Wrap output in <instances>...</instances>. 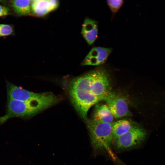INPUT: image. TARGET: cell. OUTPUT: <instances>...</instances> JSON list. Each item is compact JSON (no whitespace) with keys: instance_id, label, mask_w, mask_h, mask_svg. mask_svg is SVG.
<instances>
[{"instance_id":"cell-3","label":"cell","mask_w":165,"mask_h":165,"mask_svg":"<svg viewBox=\"0 0 165 165\" xmlns=\"http://www.w3.org/2000/svg\"><path fill=\"white\" fill-rule=\"evenodd\" d=\"M88 130L92 145L95 150L104 151L115 160L116 157L111 148L113 136L112 123L98 122L87 119L85 121Z\"/></svg>"},{"instance_id":"cell-15","label":"cell","mask_w":165,"mask_h":165,"mask_svg":"<svg viewBox=\"0 0 165 165\" xmlns=\"http://www.w3.org/2000/svg\"><path fill=\"white\" fill-rule=\"evenodd\" d=\"M13 27L10 25L0 24V37L8 36L13 32Z\"/></svg>"},{"instance_id":"cell-13","label":"cell","mask_w":165,"mask_h":165,"mask_svg":"<svg viewBox=\"0 0 165 165\" xmlns=\"http://www.w3.org/2000/svg\"><path fill=\"white\" fill-rule=\"evenodd\" d=\"M31 0L11 1V5L14 12L20 16L29 15L31 13Z\"/></svg>"},{"instance_id":"cell-9","label":"cell","mask_w":165,"mask_h":165,"mask_svg":"<svg viewBox=\"0 0 165 165\" xmlns=\"http://www.w3.org/2000/svg\"><path fill=\"white\" fill-rule=\"evenodd\" d=\"M59 5V1L57 0H32L31 4V13L37 16H43L56 9Z\"/></svg>"},{"instance_id":"cell-12","label":"cell","mask_w":165,"mask_h":165,"mask_svg":"<svg viewBox=\"0 0 165 165\" xmlns=\"http://www.w3.org/2000/svg\"><path fill=\"white\" fill-rule=\"evenodd\" d=\"M133 126L130 122L126 119L118 120L112 123L113 141H115L127 132Z\"/></svg>"},{"instance_id":"cell-4","label":"cell","mask_w":165,"mask_h":165,"mask_svg":"<svg viewBox=\"0 0 165 165\" xmlns=\"http://www.w3.org/2000/svg\"><path fill=\"white\" fill-rule=\"evenodd\" d=\"M8 99L26 101L31 100H49L59 98L51 93H36L26 90L6 81Z\"/></svg>"},{"instance_id":"cell-10","label":"cell","mask_w":165,"mask_h":165,"mask_svg":"<svg viewBox=\"0 0 165 165\" xmlns=\"http://www.w3.org/2000/svg\"><path fill=\"white\" fill-rule=\"evenodd\" d=\"M98 23L95 20L86 18L82 25L81 33L87 43L91 45L98 36Z\"/></svg>"},{"instance_id":"cell-7","label":"cell","mask_w":165,"mask_h":165,"mask_svg":"<svg viewBox=\"0 0 165 165\" xmlns=\"http://www.w3.org/2000/svg\"><path fill=\"white\" fill-rule=\"evenodd\" d=\"M105 101L115 118H119L129 115L127 104L123 98L112 92Z\"/></svg>"},{"instance_id":"cell-5","label":"cell","mask_w":165,"mask_h":165,"mask_svg":"<svg viewBox=\"0 0 165 165\" xmlns=\"http://www.w3.org/2000/svg\"><path fill=\"white\" fill-rule=\"evenodd\" d=\"M93 71L91 92L94 96L105 100L112 92L108 73L103 68H99Z\"/></svg>"},{"instance_id":"cell-8","label":"cell","mask_w":165,"mask_h":165,"mask_svg":"<svg viewBox=\"0 0 165 165\" xmlns=\"http://www.w3.org/2000/svg\"><path fill=\"white\" fill-rule=\"evenodd\" d=\"M112 51V49L102 47L92 48L82 63L83 65L98 66L104 63Z\"/></svg>"},{"instance_id":"cell-16","label":"cell","mask_w":165,"mask_h":165,"mask_svg":"<svg viewBox=\"0 0 165 165\" xmlns=\"http://www.w3.org/2000/svg\"><path fill=\"white\" fill-rule=\"evenodd\" d=\"M9 13V10L8 7L0 5V17L7 16Z\"/></svg>"},{"instance_id":"cell-2","label":"cell","mask_w":165,"mask_h":165,"mask_svg":"<svg viewBox=\"0 0 165 165\" xmlns=\"http://www.w3.org/2000/svg\"><path fill=\"white\" fill-rule=\"evenodd\" d=\"M59 100H33L23 101L8 99L7 112L5 115L0 117V123L12 117L26 118L32 116L55 104Z\"/></svg>"},{"instance_id":"cell-1","label":"cell","mask_w":165,"mask_h":165,"mask_svg":"<svg viewBox=\"0 0 165 165\" xmlns=\"http://www.w3.org/2000/svg\"><path fill=\"white\" fill-rule=\"evenodd\" d=\"M92 71L83 75L76 77L70 82L69 93L72 102L81 118L86 121L90 108L103 100L93 94L90 85L93 77Z\"/></svg>"},{"instance_id":"cell-14","label":"cell","mask_w":165,"mask_h":165,"mask_svg":"<svg viewBox=\"0 0 165 165\" xmlns=\"http://www.w3.org/2000/svg\"><path fill=\"white\" fill-rule=\"evenodd\" d=\"M107 3L112 13H115L120 9L123 3V1L122 0L107 1Z\"/></svg>"},{"instance_id":"cell-6","label":"cell","mask_w":165,"mask_h":165,"mask_svg":"<svg viewBox=\"0 0 165 165\" xmlns=\"http://www.w3.org/2000/svg\"><path fill=\"white\" fill-rule=\"evenodd\" d=\"M146 135V131L143 128L138 126L133 125L129 131L114 142L118 148L128 149L140 144L145 139Z\"/></svg>"},{"instance_id":"cell-11","label":"cell","mask_w":165,"mask_h":165,"mask_svg":"<svg viewBox=\"0 0 165 165\" xmlns=\"http://www.w3.org/2000/svg\"><path fill=\"white\" fill-rule=\"evenodd\" d=\"M113 117L107 105L101 103L96 104L94 111L93 119L101 123H112Z\"/></svg>"}]
</instances>
